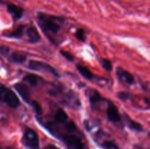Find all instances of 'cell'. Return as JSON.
I'll list each match as a JSON object with an SVG mask.
<instances>
[{
	"label": "cell",
	"instance_id": "cell-1",
	"mask_svg": "<svg viewBox=\"0 0 150 149\" xmlns=\"http://www.w3.org/2000/svg\"><path fill=\"white\" fill-rule=\"evenodd\" d=\"M36 20L40 29L47 39L50 42L57 45L58 44L57 36L65 24V18L44 12H38L36 15Z\"/></svg>",
	"mask_w": 150,
	"mask_h": 149
},
{
	"label": "cell",
	"instance_id": "cell-7",
	"mask_svg": "<svg viewBox=\"0 0 150 149\" xmlns=\"http://www.w3.org/2000/svg\"><path fill=\"white\" fill-rule=\"evenodd\" d=\"M116 74L118 80L121 83H125V84L132 86L136 83V79L133 74L128 72L127 70H125L122 67H117L116 69Z\"/></svg>",
	"mask_w": 150,
	"mask_h": 149
},
{
	"label": "cell",
	"instance_id": "cell-9",
	"mask_svg": "<svg viewBox=\"0 0 150 149\" xmlns=\"http://www.w3.org/2000/svg\"><path fill=\"white\" fill-rule=\"evenodd\" d=\"M25 34L26 36V42L29 44H36L41 39V36L38 29L34 26L26 28Z\"/></svg>",
	"mask_w": 150,
	"mask_h": 149
},
{
	"label": "cell",
	"instance_id": "cell-6",
	"mask_svg": "<svg viewBox=\"0 0 150 149\" xmlns=\"http://www.w3.org/2000/svg\"><path fill=\"white\" fill-rule=\"evenodd\" d=\"M105 113H106L107 119L109 122L113 123V124L122 122V115L119 110V108H117V105H114L110 100L108 101Z\"/></svg>",
	"mask_w": 150,
	"mask_h": 149
},
{
	"label": "cell",
	"instance_id": "cell-13",
	"mask_svg": "<svg viewBox=\"0 0 150 149\" xmlns=\"http://www.w3.org/2000/svg\"><path fill=\"white\" fill-rule=\"evenodd\" d=\"M26 28V26L25 24H20L13 31H10L8 33L4 34L3 36L7 38H10V39H21L24 36Z\"/></svg>",
	"mask_w": 150,
	"mask_h": 149
},
{
	"label": "cell",
	"instance_id": "cell-10",
	"mask_svg": "<svg viewBox=\"0 0 150 149\" xmlns=\"http://www.w3.org/2000/svg\"><path fill=\"white\" fill-rule=\"evenodd\" d=\"M7 10L15 20H20L23 17L24 13V9L23 7L13 3H7Z\"/></svg>",
	"mask_w": 150,
	"mask_h": 149
},
{
	"label": "cell",
	"instance_id": "cell-11",
	"mask_svg": "<svg viewBox=\"0 0 150 149\" xmlns=\"http://www.w3.org/2000/svg\"><path fill=\"white\" fill-rule=\"evenodd\" d=\"M123 121H124L126 126H127L130 130L137 131V132H143V131H144V128L143 126H142L140 123L137 122V121H136L135 120L132 119L127 114H123Z\"/></svg>",
	"mask_w": 150,
	"mask_h": 149
},
{
	"label": "cell",
	"instance_id": "cell-23",
	"mask_svg": "<svg viewBox=\"0 0 150 149\" xmlns=\"http://www.w3.org/2000/svg\"><path fill=\"white\" fill-rule=\"evenodd\" d=\"M10 51H11V49L9 47L6 46L4 45H0V54L1 56H3L7 58L10 53L11 52Z\"/></svg>",
	"mask_w": 150,
	"mask_h": 149
},
{
	"label": "cell",
	"instance_id": "cell-2",
	"mask_svg": "<svg viewBox=\"0 0 150 149\" xmlns=\"http://www.w3.org/2000/svg\"><path fill=\"white\" fill-rule=\"evenodd\" d=\"M48 93L50 96L58 97L62 105L71 109H79L81 105L79 96L73 91L66 90L62 86L54 85L48 91Z\"/></svg>",
	"mask_w": 150,
	"mask_h": 149
},
{
	"label": "cell",
	"instance_id": "cell-24",
	"mask_svg": "<svg viewBox=\"0 0 150 149\" xmlns=\"http://www.w3.org/2000/svg\"><path fill=\"white\" fill-rule=\"evenodd\" d=\"M43 149H60V148L54 144H48L47 145H45V147L43 148Z\"/></svg>",
	"mask_w": 150,
	"mask_h": 149
},
{
	"label": "cell",
	"instance_id": "cell-14",
	"mask_svg": "<svg viewBox=\"0 0 150 149\" xmlns=\"http://www.w3.org/2000/svg\"><path fill=\"white\" fill-rule=\"evenodd\" d=\"M76 68L78 70V72L80 73L81 75L84 77L85 79H86V80H89V81H94V80H99V78L96 77L95 74L86 66H83L81 64H76Z\"/></svg>",
	"mask_w": 150,
	"mask_h": 149
},
{
	"label": "cell",
	"instance_id": "cell-18",
	"mask_svg": "<svg viewBox=\"0 0 150 149\" xmlns=\"http://www.w3.org/2000/svg\"><path fill=\"white\" fill-rule=\"evenodd\" d=\"M99 63L101 65V67L107 72H111L113 70V65L112 62L111 60L105 58H100L99 59Z\"/></svg>",
	"mask_w": 150,
	"mask_h": 149
},
{
	"label": "cell",
	"instance_id": "cell-4",
	"mask_svg": "<svg viewBox=\"0 0 150 149\" xmlns=\"http://www.w3.org/2000/svg\"><path fill=\"white\" fill-rule=\"evenodd\" d=\"M27 67L30 70L48 73V74H51L54 77H58V78L61 77L60 73L55 67L48 63L44 62V61H38V60H29L28 62Z\"/></svg>",
	"mask_w": 150,
	"mask_h": 149
},
{
	"label": "cell",
	"instance_id": "cell-21",
	"mask_svg": "<svg viewBox=\"0 0 150 149\" xmlns=\"http://www.w3.org/2000/svg\"><path fill=\"white\" fill-rule=\"evenodd\" d=\"M75 37L80 42H84L86 41V33H85L84 29H78L75 32Z\"/></svg>",
	"mask_w": 150,
	"mask_h": 149
},
{
	"label": "cell",
	"instance_id": "cell-19",
	"mask_svg": "<svg viewBox=\"0 0 150 149\" xmlns=\"http://www.w3.org/2000/svg\"><path fill=\"white\" fill-rule=\"evenodd\" d=\"M117 96L119 99L122 101H127L130 100V99H133V93H130L129 91H119L117 93Z\"/></svg>",
	"mask_w": 150,
	"mask_h": 149
},
{
	"label": "cell",
	"instance_id": "cell-25",
	"mask_svg": "<svg viewBox=\"0 0 150 149\" xmlns=\"http://www.w3.org/2000/svg\"><path fill=\"white\" fill-rule=\"evenodd\" d=\"M0 2H1V0H0Z\"/></svg>",
	"mask_w": 150,
	"mask_h": 149
},
{
	"label": "cell",
	"instance_id": "cell-16",
	"mask_svg": "<svg viewBox=\"0 0 150 149\" xmlns=\"http://www.w3.org/2000/svg\"><path fill=\"white\" fill-rule=\"evenodd\" d=\"M23 81L28 83L29 86L32 87H36L42 82H44V80L40 76L35 74H26L23 77Z\"/></svg>",
	"mask_w": 150,
	"mask_h": 149
},
{
	"label": "cell",
	"instance_id": "cell-20",
	"mask_svg": "<svg viewBox=\"0 0 150 149\" xmlns=\"http://www.w3.org/2000/svg\"><path fill=\"white\" fill-rule=\"evenodd\" d=\"M101 146L103 149H120L119 146L111 140H104Z\"/></svg>",
	"mask_w": 150,
	"mask_h": 149
},
{
	"label": "cell",
	"instance_id": "cell-12",
	"mask_svg": "<svg viewBox=\"0 0 150 149\" xmlns=\"http://www.w3.org/2000/svg\"><path fill=\"white\" fill-rule=\"evenodd\" d=\"M88 96H89V104L92 107H94L95 105H98L100 102H105L108 100V99H105L104 96H103L102 94L98 91L94 89H89Z\"/></svg>",
	"mask_w": 150,
	"mask_h": 149
},
{
	"label": "cell",
	"instance_id": "cell-3",
	"mask_svg": "<svg viewBox=\"0 0 150 149\" xmlns=\"http://www.w3.org/2000/svg\"><path fill=\"white\" fill-rule=\"evenodd\" d=\"M0 102L13 109H16L21 105L20 99L16 93L1 82H0Z\"/></svg>",
	"mask_w": 150,
	"mask_h": 149
},
{
	"label": "cell",
	"instance_id": "cell-22",
	"mask_svg": "<svg viewBox=\"0 0 150 149\" xmlns=\"http://www.w3.org/2000/svg\"><path fill=\"white\" fill-rule=\"evenodd\" d=\"M59 53L60 54L68 61H70V62H73V61H74L75 56L70 52V51H65V50H61V51H59Z\"/></svg>",
	"mask_w": 150,
	"mask_h": 149
},
{
	"label": "cell",
	"instance_id": "cell-15",
	"mask_svg": "<svg viewBox=\"0 0 150 149\" xmlns=\"http://www.w3.org/2000/svg\"><path fill=\"white\" fill-rule=\"evenodd\" d=\"M7 58L10 62L16 64H22L27 60V56L24 53L20 51H11Z\"/></svg>",
	"mask_w": 150,
	"mask_h": 149
},
{
	"label": "cell",
	"instance_id": "cell-5",
	"mask_svg": "<svg viewBox=\"0 0 150 149\" xmlns=\"http://www.w3.org/2000/svg\"><path fill=\"white\" fill-rule=\"evenodd\" d=\"M21 142L28 149H39L40 142L38 134L35 130L26 127L22 137Z\"/></svg>",
	"mask_w": 150,
	"mask_h": 149
},
{
	"label": "cell",
	"instance_id": "cell-17",
	"mask_svg": "<svg viewBox=\"0 0 150 149\" xmlns=\"http://www.w3.org/2000/svg\"><path fill=\"white\" fill-rule=\"evenodd\" d=\"M29 105L32 108L35 112L36 113L37 116H41L43 114V110L40 104L36 100H32L29 103Z\"/></svg>",
	"mask_w": 150,
	"mask_h": 149
},
{
	"label": "cell",
	"instance_id": "cell-8",
	"mask_svg": "<svg viewBox=\"0 0 150 149\" xmlns=\"http://www.w3.org/2000/svg\"><path fill=\"white\" fill-rule=\"evenodd\" d=\"M13 87L18 92L21 99L26 103L29 104L31 102V91L28 86L23 83H16L13 85Z\"/></svg>",
	"mask_w": 150,
	"mask_h": 149
}]
</instances>
